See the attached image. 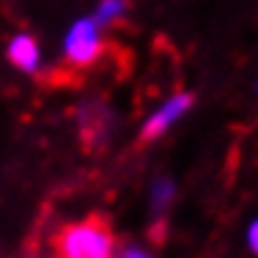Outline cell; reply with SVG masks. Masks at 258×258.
<instances>
[{"label": "cell", "instance_id": "1", "mask_svg": "<svg viewBox=\"0 0 258 258\" xmlns=\"http://www.w3.org/2000/svg\"><path fill=\"white\" fill-rule=\"evenodd\" d=\"M115 233L101 219H79L56 236V258H115Z\"/></svg>", "mask_w": 258, "mask_h": 258}, {"label": "cell", "instance_id": "2", "mask_svg": "<svg viewBox=\"0 0 258 258\" xmlns=\"http://www.w3.org/2000/svg\"><path fill=\"white\" fill-rule=\"evenodd\" d=\"M104 48H107L104 28L93 20V14L90 17L73 20L62 37V56L73 68H90V64H96L101 59Z\"/></svg>", "mask_w": 258, "mask_h": 258}, {"label": "cell", "instance_id": "3", "mask_svg": "<svg viewBox=\"0 0 258 258\" xmlns=\"http://www.w3.org/2000/svg\"><path fill=\"white\" fill-rule=\"evenodd\" d=\"M191 104H194L191 93H171L166 101H160L155 110L146 115V121H143V126H141V138L143 141H157V138H163L168 129L191 110Z\"/></svg>", "mask_w": 258, "mask_h": 258}, {"label": "cell", "instance_id": "4", "mask_svg": "<svg viewBox=\"0 0 258 258\" xmlns=\"http://www.w3.org/2000/svg\"><path fill=\"white\" fill-rule=\"evenodd\" d=\"M6 59L17 68L20 73H28V76H34V73L42 71V48H39L37 37L28 34V31H20V34H14V37L9 39Z\"/></svg>", "mask_w": 258, "mask_h": 258}, {"label": "cell", "instance_id": "5", "mask_svg": "<svg viewBox=\"0 0 258 258\" xmlns=\"http://www.w3.org/2000/svg\"><path fill=\"white\" fill-rule=\"evenodd\" d=\"M126 9H129V0H98L96 12H93V20H96L101 28L115 26L118 20H123Z\"/></svg>", "mask_w": 258, "mask_h": 258}, {"label": "cell", "instance_id": "6", "mask_svg": "<svg viewBox=\"0 0 258 258\" xmlns=\"http://www.w3.org/2000/svg\"><path fill=\"white\" fill-rule=\"evenodd\" d=\"M174 180H168V177H157L155 182H152V188H149V205H152V211L155 213H163L168 205H171V200H174Z\"/></svg>", "mask_w": 258, "mask_h": 258}, {"label": "cell", "instance_id": "7", "mask_svg": "<svg viewBox=\"0 0 258 258\" xmlns=\"http://www.w3.org/2000/svg\"><path fill=\"white\" fill-rule=\"evenodd\" d=\"M244 241H247V250L258 258V216L247 225V233H244Z\"/></svg>", "mask_w": 258, "mask_h": 258}, {"label": "cell", "instance_id": "8", "mask_svg": "<svg viewBox=\"0 0 258 258\" xmlns=\"http://www.w3.org/2000/svg\"><path fill=\"white\" fill-rule=\"evenodd\" d=\"M115 258H157V255H155V252H149L146 247L129 244V247H123L121 252H115Z\"/></svg>", "mask_w": 258, "mask_h": 258}, {"label": "cell", "instance_id": "9", "mask_svg": "<svg viewBox=\"0 0 258 258\" xmlns=\"http://www.w3.org/2000/svg\"><path fill=\"white\" fill-rule=\"evenodd\" d=\"M255 93H258V79H255Z\"/></svg>", "mask_w": 258, "mask_h": 258}]
</instances>
